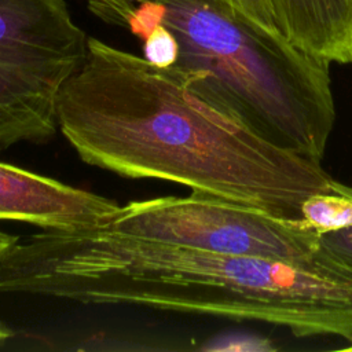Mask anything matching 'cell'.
I'll list each match as a JSON object with an SVG mask.
<instances>
[{
	"mask_svg": "<svg viewBox=\"0 0 352 352\" xmlns=\"http://www.w3.org/2000/svg\"><path fill=\"white\" fill-rule=\"evenodd\" d=\"M144 59L158 67H169L176 63L179 45L175 34L164 25H158L143 40Z\"/></svg>",
	"mask_w": 352,
	"mask_h": 352,
	"instance_id": "obj_8",
	"label": "cell"
},
{
	"mask_svg": "<svg viewBox=\"0 0 352 352\" xmlns=\"http://www.w3.org/2000/svg\"><path fill=\"white\" fill-rule=\"evenodd\" d=\"M301 219L320 235L352 226V187L336 182L331 191L315 192L301 205Z\"/></svg>",
	"mask_w": 352,
	"mask_h": 352,
	"instance_id": "obj_7",
	"label": "cell"
},
{
	"mask_svg": "<svg viewBox=\"0 0 352 352\" xmlns=\"http://www.w3.org/2000/svg\"><path fill=\"white\" fill-rule=\"evenodd\" d=\"M191 91L267 140L322 160L334 126L330 63L223 0H160Z\"/></svg>",
	"mask_w": 352,
	"mask_h": 352,
	"instance_id": "obj_2",
	"label": "cell"
},
{
	"mask_svg": "<svg viewBox=\"0 0 352 352\" xmlns=\"http://www.w3.org/2000/svg\"><path fill=\"white\" fill-rule=\"evenodd\" d=\"M11 336H12L11 330H8L6 326H3V324L0 323V342L8 340Z\"/></svg>",
	"mask_w": 352,
	"mask_h": 352,
	"instance_id": "obj_14",
	"label": "cell"
},
{
	"mask_svg": "<svg viewBox=\"0 0 352 352\" xmlns=\"http://www.w3.org/2000/svg\"><path fill=\"white\" fill-rule=\"evenodd\" d=\"M348 342H349V345H348V346H345L344 349H346V351H352V338H351V340H348Z\"/></svg>",
	"mask_w": 352,
	"mask_h": 352,
	"instance_id": "obj_15",
	"label": "cell"
},
{
	"mask_svg": "<svg viewBox=\"0 0 352 352\" xmlns=\"http://www.w3.org/2000/svg\"><path fill=\"white\" fill-rule=\"evenodd\" d=\"M89 8L102 19L120 26H128L136 7L144 0H87Z\"/></svg>",
	"mask_w": 352,
	"mask_h": 352,
	"instance_id": "obj_10",
	"label": "cell"
},
{
	"mask_svg": "<svg viewBox=\"0 0 352 352\" xmlns=\"http://www.w3.org/2000/svg\"><path fill=\"white\" fill-rule=\"evenodd\" d=\"M268 1L290 44L330 65H352V0Z\"/></svg>",
	"mask_w": 352,
	"mask_h": 352,
	"instance_id": "obj_6",
	"label": "cell"
},
{
	"mask_svg": "<svg viewBox=\"0 0 352 352\" xmlns=\"http://www.w3.org/2000/svg\"><path fill=\"white\" fill-rule=\"evenodd\" d=\"M322 243L352 261V226L322 235Z\"/></svg>",
	"mask_w": 352,
	"mask_h": 352,
	"instance_id": "obj_12",
	"label": "cell"
},
{
	"mask_svg": "<svg viewBox=\"0 0 352 352\" xmlns=\"http://www.w3.org/2000/svg\"><path fill=\"white\" fill-rule=\"evenodd\" d=\"M164 14L165 7L160 0H144L136 7L126 28L135 36L144 40L158 25L162 23Z\"/></svg>",
	"mask_w": 352,
	"mask_h": 352,
	"instance_id": "obj_9",
	"label": "cell"
},
{
	"mask_svg": "<svg viewBox=\"0 0 352 352\" xmlns=\"http://www.w3.org/2000/svg\"><path fill=\"white\" fill-rule=\"evenodd\" d=\"M102 228L220 254L293 260L314 256L322 239L304 220L278 217L199 191L132 201Z\"/></svg>",
	"mask_w": 352,
	"mask_h": 352,
	"instance_id": "obj_4",
	"label": "cell"
},
{
	"mask_svg": "<svg viewBox=\"0 0 352 352\" xmlns=\"http://www.w3.org/2000/svg\"><path fill=\"white\" fill-rule=\"evenodd\" d=\"M16 239H18V236H14V235L0 231V253L3 250H6L7 248H10L14 242H16Z\"/></svg>",
	"mask_w": 352,
	"mask_h": 352,
	"instance_id": "obj_13",
	"label": "cell"
},
{
	"mask_svg": "<svg viewBox=\"0 0 352 352\" xmlns=\"http://www.w3.org/2000/svg\"><path fill=\"white\" fill-rule=\"evenodd\" d=\"M190 74L98 38L58 98V128L87 164L128 179L177 183L302 220L301 205L334 180L315 160L280 147L199 99Z\"/></svg>",
	"mask_w": 352,
	"mask_h": 352,
	"instance_id": "obj_1",
	"label": "cell"
},
{
	"mask_svg": "<svg viewBox=\"0 0 352 352\" xmlns=\"http://www.w3.org/2000/svg\"><path fill=\"white\" fill-rule=\"evenodd\" d=\"M87 41L65 0H0V150L55 135L60 89Z\"/></svg>",
	"mask_w": 352,
	"mask_h": 352,
	"instance_id": "obj_3",
	"label": "cell"
},
{
	"mask_svg": "<svg viewBox=\"0 0 352 352\" xmlns=\"http://www.w3.org/2000/svg\"><path fill=\"white\" fill-rule=\"evenodd\" d=\"M118 208L106 197L0 162V221L43 230L103 227Z\"/></svg>",
	"mask_w": 352,
	"mask_h": 352,
	"instance_id": "obj_5",
	"label": "cell"
},
{
	"mask_svg": "<svg viewBox=\"0 0 352 352\" xmlns=\"http://www.w3.org/2000/svg\"><path fill=\"white\" fill-rule=\"evenodd\" d=\"M234 10L261 26L263 29L280 34L268 0H223ZM282 36V34H280ZM283 37V36H282Z\"/></svg>",
	"mask_w": 352,
	"mask_h": 352,
	"instance_id": "obj_11",
	"label": "cell"
}]
</instances>
